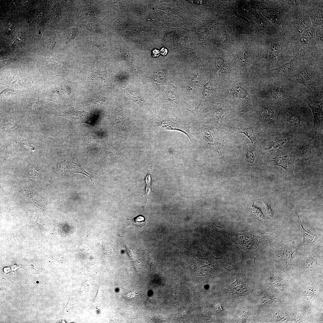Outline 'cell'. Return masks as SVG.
Segmentation results:
<instances>
[{
    "mask_svg": "<svg viewBox=\"0 0 323 323\" xmlns=\"http://www.w3.org/2000/svg\"><path fill=\"white\" fill-rule=\"evenodd\" d=\"M228 287V291L231 293L237 295H242L246 293L247 289L245 283L239 279Z\"/></svg>",
    "mask_w": 323,
    "mask_h": 323,
    "instance_id": "ffe728a7",
    "label": "cell"
},
{
    "mask_svg": "<svg viewBox=\"0 0 323 323\" xmlns=\"http://www.w3.org/2000/svg\"><path fill=\"white\" fill-rule=\"evenodd\" d=\"M23 118L12 114L5 115L1 119V132L9 130L14 127L25 123Z\"/></svg>",
    "mask_w": 323,
    "mask_h": 323,
    "instance_id": "2e32d148",
    "label": "cell"
},
{
    "mask_svg": "<svg viewBox=\"0 0 323 323\" xmlns=\"http://www.w3.org/2000/svg\"><path fill=\"white\" fill-rule=\"evenodd\" d=\"M26 39V37L25 33L23 32H21L13 39L12 44L13 46L16 47L25 44Z\"/></svg>",
    "mask_w": 323,
    "mask_h": 323,
    "instance_id": "d4e9b609",
    "label": "cell"
},
{
    "mask_svg": "<svg viewBox=\"0 0 323 323\" xmlns=\"http://www.w3.org/2000/svg\"><path fill=\"white\" fill-rule=\"evenodd\" d=\"M160 52L161 54L163 55H165L167 53V50L166 48H163L161 49Z\"/></svg>",
    "mask_w": 323,
    "mask_h": 323,
    "instance_id": "e575fe53",
    "label": "cell"
},
{
    "mask_svg": "<svg viewBox=\"0 0 323 323\" xmlns=\"http://www.w3.org/2000/svg\"><path fill=\"white\" fill-rule=\"evenodd\" d=\"M202 129V135L204 143L209 148L219 149V144L214 138L212 129L210 127L204 125Z\"/></svg>",
    "mask_w": 323,
    "mask_h": 323,
    "instance_id": "ac0fdd59",
    "label": "cell"
},
{
    "mask_svg": "<svg viewBox=\"0 0 323 323\" xmlns=\"http://www.w3.org/2000/svg\"><path fill=\"white\" fill-rule=\"evenodd\" d=\"M312 64L309 62L299 73L290 76L288 80L290 82L300 83L305 86H309L314 74Z\"/></svg>",
    "mask_w": 323,
    "mask_h": 323,
    "instance_id": "5bb4252c",
    "label": "cell"
},
{
    "mask_svg": "<svg viewBox=\"0 0 323 323\" xmlns=\"http://www.w3.org/2000/svg\"><path fill=\"white\" fill-rule=\"evenodd\" d=\"M297 239L287 241H276L271 243V249L286 268L291 264L292 255L301 244Z\"/></svg>",
    "mask_w": 323,
    "mask_h": 323,
    "instance_id": "5b68a950",
    "label": "cell"
},
{
    "mask_svg": "<svg viewBox=\"0 0 323 323\" xmlns=\"http://www.w3.org/2000/svg\"><path fill=\"white\" fill-rule=\"evenodd\" d=\"M86 29L89 31L93 32L98 33V28L97 26L94 23H89L87 24L86 26Z\"/></svg>",
    "mask_w": 323,
    "mask_h": 323,
    "instance_id": "4316f807",
    "label": "cell"
},
{
    "mask_svg": "<svg viewBox=\"0 0 323 323\" xmlns=\"http://www.w3.org/2000/svg\"><path fill=\"white\" fill-rule=\"evenodd\" d=\"M26 108L30 114L32 120L38 130L42 128L39 123L38 112L39 93L37 90L33 89L30 91L26 95Z\"/></svg>",
    "mask_w": 323,
    "mask_h": 323,
    "instance_id": "ba28073f",
    "label": "cell"
},
{
    "mask_svg": "<svg viewBox=\"0 0 323 323\" xmlns=\"http://www.w3.org/2000/svg\"><path fill=\"white\" fill-rule=\"evenodd\" d=\"M159 51L156 49H155L152 51V55L153 57H158L160 55Z\"/></svg>",
    "mask_w": 323,
    "mask_h": 323,
    "instance_id": "836d02e7",
    "label": "cell"
},
{
    "mask_svg": "<svg viewBox=\"0 0 323 323\" xmlns=\"http://www.w3.org/2000/svg\"><path fill=\"white\" fill-rule=\"evenodd\" d=\"M262 200L265 204L266 217L270 221L275 223L278 226L284 225V222L280 210L274 199L272 198L267 197Z\"/></svg>",
    "mask_w": 323,
    "mask_h": 323,
    "instance_id": "8fae6325",
    "label": "cell"
},
{
    "mask_svg": "<svg viewBox=\"0 0 323 323\" xmlns=\"http://www.w3.org/2000/svg\"><path fill=\"white\" fill-rule=\"evenodd\" d=\"M316 35L317 42L322 43L323 29L322 28H319L316 30Z\"/></svg>",
    "mask_w": 323,
    "mask_h": 323,
    "instance_id": "83f0119b",
    "label": "cell"
},
{
    "mask_svg": "<svg viewBox=\"0 0 323 323\" xmlns=\"http://www.w3.org/2000/svg\"><path fill=\"white\" fill-rule=\"evenodd\" d=\"M228 113L221 108H217L212 111L207 116L203 117L201 122L211 128L219 130L220 126L224 124L222 119L224 115Z\"/></svg>",
    "mask_w": 323,
    "mask_h": 323,
    "instance_id": "4fadbf2b",
    "label": "cell"
},
{
    "mask_svg": "<svg viewBox=\"0 0 323 323\" xmlns=\"http://www.w3.org/2000/svg\"><path fill=\"white\" fill-rule=\"evenodd\" d=\"M191 122L186 123L184 121H178L170 117L161 118L156 123L157 128L161 130H177L185 134L191 142L194 145H200L201 142L196 139L190 130Z\"/></svg>",
    "mask_w": 323,
    "mask_h": 323,
    "instance_id": "8992f818",
    "label": "cell"
},
{
    "mask_svg": "<svg viewBox=\"0 0 323 323\" xmlns=\"http://www.w3.org/2000/svg\"><path fill=\"white\" fill-rule=\"evenodd\" d=\"M77 31V28H73L68 30L67 35L69 40L75 38Z\"/></svg>",
    "mask_w": 323,
    "mask_h": 323,
    "instance_id": "f1b7e54d",
    "label": "cell"
},
{
    "mask_svg": "<svg viewBox=\"0 0 323 323\" xmlns=\"http://www.w3.org/2000/svg\"><path fill=\"white\" fill-rule=\"evenodd\" d=\"M136 293L134 292H131L127 295V298L129 299H133L136 296Z\"/></svg>",
    "mask_w": 323,
    "mask_h": 323,
    "instance_id": "d6a6232c",
    "label": "cell"
},
{
    "mask_svg": "<svg viewBox=\"0 0 323 323\" xmlns=\"http://www.w3.org/2000/svg\"><path fill=\"white\" fill-rule=\"evenodd\" d=\"M292 143L296 154L295 168L308 169L322 164L323 137L312 132L300 134Z\"/></svg>",
    "mask_w": 323,
    "mask_h": 323,
    "instance_id": "6da1fadb",
    "label": "cell"
},
{
    "mask_svg": "<svg viewBox=\"0 0 323 323\" xmlns=\"http://www.w3.org/2000/svg\"><path fill=\"white\" fill-rule=\"evenodd\" d=\"M282 130L298 134L312 132L313 118L307 106L300 104L289 105L281 108Z\"/></svg>",
    "mask_w": 323,
    "mask_h": 323,
    "instance_id": "7a4b0ae2",
    "label": "cell"
},
{
    "mask_svg": "<svg viewBox=\"0 0 323 323\" xmlns=\"http://www.w3.org/2000/svg\"><path fill=\"white\" fill-rule=\"evenodd\" d=\"M0 145V160L2 163L6 162L9 156L20 146L19 138L11 136L2 140Z\"/></svg>",
    "mask_w": 323,
    "mask_h": 323,
    "instance_id": "7c38bea8",
    "label": "cell"
},
{
    "mask_svg": "<svg viewBox=\"0 0 323 323\" xmlns=\"http://www.w3.org/2000/svg\"><path fill=\"white\" fill-rule=\"evenodd\" d=\"M18 138L20 146L31 154L46 150L47 148L45 143L36 136L29 135Z\"/></svg>",
    "mask_w": 323,
    "mask_h": 323,
    "instance_id": "30bf717a",
    "label": "cell"
},
{
    "mask_svg": "<svg viewBox=\"0 0 323 323\" xmlns=\"http://www.w3.org/2000/svg\"><path fill=\"white\" fill-rule=\"evenodd\" d=\"M293 60L275 68L269 70V73L276 77H281L288 74L294 66Z\"/></svg>",
    "mask_w": 323,
    "mask_h": 323,
    "instance_id": "d6986e66",
    "label": "cell"
},
{
    "mask_svg": "<svg viewBox=\"0 0 323 323\" xmlns=\"http://www.w3.org/2000/svg\"><path fill=\"white\" fill-rule=\"evenodd\" d=\"M165 97L163 101L164 106L174 112L179 110L180 104L177 87L175 85L171 84L169 87L166 93Z\"/></svg>",
    "mask_w": 323,
    "mask_h": 323,
    "instance_id": "9a60e30c",
    "label": "cell"
},
{
    "mask_svg": "<svg viewBox=\"0 0 323 323\" xmlns=\"http://www.w3.org/2000/svg\"><path fill=\"white\" fill-rule=\"evenodd\" d=\"M263 158V162L272 166L281 167L294 179V174L296 154L294 148L291 143L289 146L281 149L270 152L265 154Z\"/></svg>",
    "mask_w": 323,
    "mask_h": 323,
    "instance_id": "3957f363",
    "label": "cell"
},
{
    "mask_svg": "<svg viewBox=\"0 0 323 323\" xmlns=\"http://www.w3.org/2000/svg\"><path fill=\"white\" fill-rule=\"evenodd\" d=\"M298 218L303 237V243L300 247H301L302 250L312 251L323 248V237L316 236L312 234L304 227L299 217Z\"/></svg>",
    "mask_w": 323,
    "mask_h": 323,
    "instance_id": "9c48e42d",
    "label": "cell"
},
{
    "mask_svg": "<svg viewBox=\"0 0 323 323\" xmlns=\"http://www.w3.org/2000/svg\"><path fill=\"white\" fill-rule=\"evenodd\" d=\"M299 134L285 130L270 132L259 144L257 149L263 155L290 145Z\"/></svg>",
    "mask_w": 323,
    "mask_h": 323,
    "instance_id": "277c9868",
    "label": "cell"
},
{
    "mask_svg": "<svg viewBox=\"0 0 323 323\" xmlns=\"http://www.w3.org/2000/svg\"><path fill=\"white\" fill-rule=\"evenodd\" d=\"M213 83L211 77L210 80L204 85V88L202 92V96L199 105L191 111H199L208 102L213 93Z\"/></svg>",
    "mask_w": 323,
    "mask_h": 323,
    "instance_id": "e0dca14e",
    "label": "cell"
},
{
    "mask_svg": "<svg viewBox=\"0 0 323 323\" xmlns=\"http://www.w3.org/2000/svg\"><path fill=\"white\" fill-rule=\"evenodd\" d=\"M191 3H195L198 4L202 5L205 3V1L203 0H187Z\"/></svg>",
    "mask_w": 323,
    "mask_h": 323,
    "instance_id": "1f68e13d",
    "label": "cell"
},
{
    "mask_svg": "<svg viewBox=\"0 0 323 323\" xmlns=\"http://www.w3.org/2000/svg\"><path fill=\"white\" fill-rule=\"evenodd\" d=\"M270 94L273 98L276 101L283 100L286 97V93L284 89L276 86L271 88Z\"/></svg>",
    "mask_w": 323,
    "mask_h": 323,
    "instance_id": "44dd1931",
    "label": "cell"
},
{
    "mask_svg": "<svg viewBox=\"0 0 323 323\" xmlns=\"http://www.w3.org/2000/svg\"><path fill=\"white\" fill-rule=\"evenodd\" d=\"M128 222V226H132L141 228L146 224V219L142 216H139L131 220L127 219Z\"/></svg>",
    "mask_w": 323,
    "mask_h": 323,
    "instance_id": "cb8c5ba5",
    "label": "cell"
},
{
    "mask_svg": "<svg viewBox=\"0 0 323 323\" xmlns=\"http://www.w3.org/2000/svg\"><path fill=\"white\" fill-rule=\"evenodd\" d=\"M313 35V32L312 30L307 29L304 31L301 34V36L303 38L306 39L307 40L311 39Z\"/></svg>",
    "mask_w": 323,
    "mask_h": 323,
    "instance_id": "484cf974",
    "label": "cell"
},
{
    "mask_svg": "<svg viewBox=\"0 0 323 323\" xmlns=\"http://www.w3.org/2000/svg\"><path fill=\"white\" fill-rule=\"evenodd\" d=\"M15 26L13 23L10 22H8L6 26V31L8 33H12L15 28Z\"/></svg>",
    "mask_w": 323,
    "mask_h": 323,
    "instance_id": "f546056e",
    "label": "cell"
},
{
    "mask_svg": "<svg viewBox=\"0 0 323 323\" xmlns=\"http://www.w3.org/2000/svg\"><path fill=\"white\" fill-rule=\"evenodd\" d=\"M245 150L246 156V159L247 162L251 164L254 163L256 160L257 156L256 154L259 153L260 152L257 149H252L251 148L250 149L246 145L244 144V148Z\"/></svg>",
    "mask_w": 323,
    "mask_h": 323,
    "instance_id": "603a6c76",
    "label": "cell"
},
{
    "mask_svg": "<svg viewBox=\"0 0 323 323\" xmlns=\"http://www.w3.org/2000/svg\"><path fill=\"white\" fill-rule=\"evenodd\" d=\"M314 23L316 25H320L323 22L322 17L320 15L316 16L314 19Z\"/></svg>",
    "mask_w": 323,
    "mask_h": 323,
    "instance_id": "4dcf8cb0",
    "label": "cell"
},
{
    "mask_svg": "<svg viewBox=\"0 0 323 323\" xmlns=\"http://www.w3.org/2000/svg\"><path fill=\"white\" fill-rule=\"evenodd\" d=\"M281 51V45L278 42L273 43L271 45L269 53V58L272 62H274L277 58Z\"/></svg>",
    "mask_w": 323,
    "mask_h": 323,
    "instance_id": "7402d4cb",
    "label": "cell"
},
{
    "mask_svg": "<svg viewBox=\"0 0 323 323\" xmlns=\"http://www.w3.org/2000/svg\"><path fill=\"white\" fill-rule=\"evenodd\" d=\"M305 101L311 109L313 116V125L312 132L323 137L322 100L307 98Z\"/></svg>",
    "mask_w": 323,
    "mask_h": 323,
    "instance_id": "52a82bcc",
    "label": "cell"
}]
</instances>
